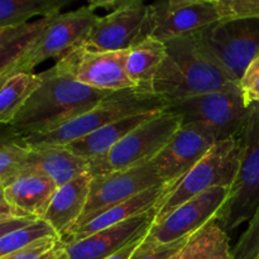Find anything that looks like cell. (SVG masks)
<instances>
[{
	"instance_id": "6da1fadb",
	"label": "cell",
	"mask_w": 259,
	"mask_h": 259,
	"mask_svg": "<svg viewBox=\"0 0 259 259\" xmlns=\"http://www.w3.org/2000/svg\"><path fill=\"white\" fill-rule=\"evenodd\" d=\"M164 45L166 57L154 77L152 91L168 101L169 105L239 83L205 47L196 33Z\"/></svg>"
},
{
	"instance_id": "7a4b0ae2",
	"label": "cell",
	"mask_w": 259,
	"mask_h": 259,
	"mask_svg": "<svg viewBox=\"0 0 259 259\" xmlns=\"http://www.w3.org/2000/svg\"><path fill=\"white\" fill-rule=\"evenodd\" d=\"M42 75V85L3 131L22 138L48 133L82 115L111 94L82 85L55 66Z\"/></svg>"
},
{
	"instance_id": "3957f363",
	"label": "cell",
	"mask_w": 259,
	"mask_h": 259,
	"mask_svg": "<svg viewBox=\"0 0 259 259\" xmlns=\"http://www.w3.org/2000/svg\"><path fill=\"white\" fill-rule=\"evenodd\" d=\"M168 108V101L153 91L141 88L126 89L111 93L93 109L55 131L24 137L23 139L29 148L63 147L128 116L163 111Z\"/></svg>"
},
{
	"instance_id": "277c9868",
	"label": "cell",
	"mask_w": 259,
	"mask_h": 259,
	"mask_svg": "<svg viewBox=\"0 0 259 259\" xmlns=\"http://www.w3.org/2000/svg\"><path fill=\"white\" fill-rule=\"evenodd\" d=\"M240 157L239 137L218 142L162 199L153 224L161 223L177 207L214 187H232L239 171Z\"/></svg>"
},
{
	"instance_id": "5b68a950",
	"label": "cell",
	"mask_w": 259,
	"mask_h": 259,
	"mask_svg": "<svg viewBox=\"0 0 259 259\" xmlns=\"http://www.w3.org/2000/svg\"><path fill=\"white\" fill-rule=\"evenodd\" d=\"M242 157L239 171L217 222L228 233L249 223L259 206V104L249 106L239 134Z\"/></svg>"
},
{
	"instance_id": "8992f818",
	"label": "cell",
	"mask_w": 259,
	"mask_h": 259,
	"mask_svg": "<svg viewBox=\"0 0 259 259\" xmlns=\"http://www.w3.org/2000/svg\"><path fill=\"white\" fill-rule=\"evenodd\" d=\"M96 5L91 2L78 9L51 18L29 50L5 72L0 73V81L14 73L32 72L48 58L58 61L80 47L100 18L96 14Z\"/></svg>"
},
{
	"instance_id": "52a82bcc",
	"label": "cell",
	"mask_w": 259,
	"mask_h": 259,
	"mask_svg": "<svg viewBox=\"0 0 259 259\" xmlns=\"http://www.w3.org/2000/svg\"><path fill=\"white\" fill-rule=\"evenodd\" d=\"M182 126V118L171 109L137 126L106 156L89 163L93 177L124 171L153 161Z\"/></svg>"
},
{
	"instance_id": "ba28073f",
	"label": "cell",
	"mask_w": 259,
	"mask_h": 259,
	"mask_svg": "<svg viewBox=\"0 0 259 259\" xmlns=\"http://www.w3.org/2000/svg\"><path fill=\"white\" fill-rule=\"evenodd\" d=\"M169 109L181 116L182 124L195 123L210 129L218 142L239 137L249 111L239 83L176 101Z\"/></svg>"
},
{
	"instance_id": "9c48e42d",
	"label": "cell",
	"mask_w": 259,
	"mask_h": 259,
	"mask_svg": "<svg viewBox=\"0 0 259 259\" xmlns=\"http://www.w3.org/2000/svg\"><path fill=\"white\" fill-rule=\"evenodd\" d=\"M151 5L124 0L121 7L99 18L81 46L100 52L129 51L151 38Z\"/></svg>"
},
{
	"instance_id": "30bf717a",
	"label": "cell",
	"mask_w": 259,
	"mask_h": 259,
	"mask_svg": "<svg viewBox=\"0 0 259 259\" xmlns=\"http://www.w3.org/2000/svg\"><path fill=\"white\" fill-rule=\"evenodd\" d=\"M126 60L128 51L100 52L80 46L56 61L53 66L82 85L115 93L136 88L126 73Z\"/></svg>"
},
{
	"instance_id": "8fae6325",
	"label": "cell",
	"mask_w": 259,
	"mask_h": 259,
	"mask_svg": "<svg viewBox=\"0 0 259 259\" xmlns=\"http://www.w3.org/2000/svg\"><path fill=\"white\" fill-rule=\"evenodd\" d=\"M163 184L152 161L124 171L93 177L83 214L71 230L86 224L100 212Z\"/></svg>"
},
{
	"instance_id": "7c38bea8",
	"label": "cell",
	"mask_w": 259,
	"mask_h": 259,
	"mask_svg": "<svg viewBox=\"0 0 259 259\" xmlns=\"http://www.w3.org/2000/svg\"><path fill=\"white\" fill-rule=\"evenodd\" d=\"M196 34L238 81L259 50V19L218 22Z\"/></svg>"
},
{
	"instance_id": "4fadbf2b",
	"label": "cell",
	"mask_w": 259,
	"mask_h": 259,
	"mask_svg": "<svg viewBox=\"0 0 259 259\" xmlns=\"http://www.w3.org/2000/svg\"><path fill=\"white\" fill-rule=\"evenodd\" d=\"M220 22L215 0H167L151 4V38L168 42Z\"/></svg>"
},
{
	"instance_id": "5bb4252c",
	"label": "cell",
	"mask_w": 259,
	"mask_h": 259,
	"mask_svg": "<svg viewBox=\"0 0 259 259\" xmlns=\"http://www.w3.org/2000/svg\"><path fill=\"white\" fill-rule=\"evenodd\" d=\"M229 194L230 187L219 186L189 200L161 223L152 225L146 239L163 244L191 237L210 222L217 220Z\"/></svg>"
},
{
	"instance_id": "9a60e30c",
	"label": "cell",
	"mask_w": 259,
	"mask_h": 259,
	"mask_svg": "<svg viewBox=\"0 0 259 259\" xmlns=\"http://www.w3.org/2000/svg\"><path fill=\"white\" fill-rule=\"evenodd\" d=\"M217 143L210 129L195 123L182 124L152 163L164 184L176 185Z\"/></svg>"
},
{
	"instance_id": "2e32d148",
	"label": "cell",
	"mask_w": 259,
	"mask_h": 259,
	"mask_svg": "<svg viewBox=\"0 0 259 259\" xmlns=\"http://www.w3.org/2000/svg\"><path fill=\"white\" fill-rule=\"evenodd\" d=\"M157 210L137 215L132 219L100 230L78 242L65 243V254L68 259H106L131 243L148 234L154 223Z\"/></svg>"
},
{
	"instance_id": "e0dca14e",
	"label": "cell",
	"mask_w": 259,
	"mask_h": 259,
	"mask_svg": "<svg viewBox=\"0 0 259 259\" xmlns=\"http://www.w3.org/2000/svg\"><path fill=\"white\" fill-rule=\"evenodd\" d=\"M172 187H174V185L163 184L152 187V189L147 190L144 192H141L137 196L100 212L86 224L75 228L73 230L68 232L62 238V240L66 244L78 242V240L85 239V238L90 237V235L95 234L100 230L132 219L137 215L146 214V212L152 211V210H157L159 202L168 194Z\"/></svg>"
},
{
	"instance_id": "ac0fdd59",
	"label": "cell",
	"mask_w": 259,
	"mask_h": 259,
	"mask_svg": "<svg viewBox=\"0 0 259 259\" xmlns=\"http://www.w3.org/2000/svg\"><path fill=\"white\" fill-rule=\"evenodd\" d=\"M91 179L90 174H85L56 190L43 219L61 238L72 229L83 214L90 194Z\"/></svg>"
},
{
	"instance_id": "d6986e66",
	"label": "cell",
	"mask_w": 259,
	"mask_h": 259,
	"mask_svg": "<svg viewBox=\"0 0 259 259\" xmlns=\"http://www.w3.org/2000/svg\"><path fill=\"white\" fill-rule=\"evenodd\" d=\"M57 189V185L47 175L28 169L2 190V197L24 214L43 219Z\"/></svg>"
},
{
	"instance_id": "ffe728a7",
	"label": "cell",
	"mask_w": 259,
	"mask_h": 259,
	"mask_svg": "<svg viewBox=\"0 0 259 259\" xmlns=\"http://www.w3.org/2000/svg\"><path fill=\"white\" fill-rule=\"evenodd\" d=\"M159 113H162V111H152V113L128 116V118L109 124V125L104 126V128L83 137V138L71 142L70 144H66L63 147L71 153L88 161L89 163L98 161V159L106 156L113 147H115L124 137L128 136L137 126H139L144 121L149 120Z\"/></svg>"
},
{
	"instance_id": "44dd1931",
	"label": "cell",
	"mask_w": 259,
	"mask_h": 259,
	"mask_svg": "<svg viewBox=\"0 0 259 259\" xmlns=\"http://www.w3.org/2000/svg\"><path fill=\"white\" fill-rule=\"evenodd\" d=\"M28 169L47 175L57 187L89 174V162L71 153L65 147L30 148Z\"/></svg>"
},
{
	"instance_id": "7402d4cb",
	"label": "cell",
	"mask_w": 259,
	"mask_h": 259,
	"mask_svg": "<svg viewBox=\"0 0 259 259\" xmlns=\"http://www.w3.org/2000/svg\"><path fill=\"white\" fill-rule=\"evenodd\" d=\"M174 259H234V254L228 233L212 220L192 234Z\"/></svg>"
},
{
	"instance_id": "603a6c76",
	"label": "cell",
	"mask_w": 259,
	"mask_h": 259,
	"mask_svg": "<svg viewBox=\"0 0 259 259\" xmlns=\"http://www.w3.org/2000/svg\"><path fill=\"white\" fill-rule=\"evenodd\" d=\"M166 57L163 42L147 38L128 51L126 73L136 88L152 91V83Z\"/></svg>"
},
{
	"instance_id": "cb8c5ba5",
	"label": "cell",
	"mask_w": 259,
	"mask_h": 259,
	"mask_svg": "<svg viewBox=\"0 0 259 259\" xmlns=\"http://www.w3.org/2000/svg\"><path fill=\"white\" fill-rule=\"evenodd\" d=\"M0 123L9 125L43 82L42 72H19L0 81Z\"/></svg>"
},
{
	"instance_id": "d4e9b609",
	"label": "cell",
	"mask_w": 259,
	"mask_h": 259,
	"mask_svg": "<svg viewBox=\"0 0 259 259\" xmlns=\"http://www.w3.org/2000/svg\"><path fill=\"white\" fill-rule=\"evenodd\" d=\"M51 18H40L35 22L0 28V73L5 72L29 50Z\"/></svg>"
},
{
	"instance_id": "484cf974",
	"label": "cell",
	"mask_w": 259,
	"mask_h": 259,
	"mask_svg": "<svg viewBox=\"0 0 259 259\" xmlns=\"http://www.w3.org/2000/svg\"><path fill=\"white\" fill-rule=\"evenodd\" d=\"M68 0H2L0 28L25 24L33 17H55Z\"/></svg>"
},
{
	"instance_id": "4316f807",
	"label": "cell",
	"mask_w": 259,
	"mask_h": 259,
	"mask_svg": "<svg viewBox=\"0 0 259 259\" xmlns=\"http://www.w3.org/2000/svg\"><path fill=\"white\" fill-rule=\"evenodd\" d=\"M30 148L22 137L3 131L0 141V186L2 190L28 171Z\"/></svg>"
},
{
	"instance_id": "83f0119b",
	"label": "cell",
	"mask_w": 259,
	"mask_h": 259,
	"mask_svg": "<svg viewBox=\"0 0 259 259\" xmlns=\"http://www.w3.org/2000/svg\"><path fill=\"white\" fill-rule=\"evenodd\" d=\"M48 237H60V235L45 219L33 220L25 227H22L4 237H0V258L12 254L37 240Z\"/></svg>"
},
{
	"instance_id": "f1b7e54d",
	"label": "cell",
	"mask_w": 259,
	"mask_h": 259,
	"mask_svg": "<svg viewBox=\"0 0 259 259\" xmlns=\"http://www.w3.org/2000/svg\"><path fill=\"white\" fill-rule=\"evenodd\" d=\"M65 250V242L60 237L37 240L17 252L0 259H57Z\"/></svg>"
},
{
	"instance_id": "f546056e",
	"label": "cell",
	"mask_w": 259,
	"mask_h": 259,
	"mask_svg": "<svg viewBox=\"0 0 259 259\" xmlns=\"http://www.w3.org/2000/svg\"><path fill=\"white\" fill-rule=\"evenodd\" d=\"M220 22L259 19V0H215Z\"/></svg>"
},
{
	"instance_id": "4dcf8cb0",
	"label": "cell",
	"mask_w": 259,
	"mask_h": 259,
	"mask_svg": "<svg viewBox=\"0 0 259 259\" xmlns=\"http://www.w3.org/2000/svg\"><path fill=\"white\" fill-rule=\"evenodd\" d=\"M234 259H258L259 257V206L248 223L237 244L233 248Z\"/></svg>"
},
{
	"instance_id": "1f68e13d",
	"label": "cell",
	"mask_w": 259,
	"mask_h": 259,
	"mask_svg": "<svg viewBox=\"0 0 259 259\" xmlns=\"http://www.w3.org/2000/svg\"><path fill=\"white\" fill-rule=\"evenodd\" d=\"M190 238V237H189ZM189 238L172 243H154L144 238L131 259H174L175 255L185 247Z\"/></svg>"
},
{
	"instance_id": "d6a6232c",
	"label": "cell",
	"mask_w": 259,
	"mask_h": 259,
	"mask_svg": "<svg viewBox=\"0 0 259 259\" xmlns=\"http://www.w3.org/2000/svg\"><path fill=\"white\" fill-rule=\"evenodd\" d=\"M239 86L248 108L252 104H259V50L240 77Z\"/></svg>"
},
{
	"instance_id": "836d02e7",
	"label": "cell",
	"mask_w": 259,
	"mask_h": 259,
	"mask_svg": "<svg viewBox=\"0 0 259 259\" xmlns=\"http://www.w3.org/2000/svg\"><path fill=\"white\" fill-rule=\"evenodd\" d=\"M33 220H35V218H10V219L0 220V237H4L22 227H25Z\"/></svg>"
},
{
	"instance_id": "e575fe53",
	"label": "cell",
	"mask_w": 259,
	"mask_h": 259,
	"mask_svg": "<svg viewBox=\"0 0 259 259\" xmlns=\"http://www.w3.org/2000/svg\"><path fill=\"white\" fill-rule=\"evenodd\" d=\"M0 220L4 219H10V218H32L29 215L24 214L22 210H19L18 207H15L14 205L9 204L4 197H2V201H0ZM37 219V218H35Z\"/></svg>"
},
{
	"instance_id": "d590c367",
	"label": "cell",
	"mask_w": 259,
	"mask_h": 259,
	"mask_svg": "<svg viewBox=\"0 0 259 259\" xmlns=\"http://www.w3.org/2000/svg\"><path fill=\"white\" fill-rule=\"evenodd\" d=\"M144 238H146V237H144ZM144 238H142V239L136 240V242L131 243V244L126 245L125 248H123V249L119 250L118 253H115V254L111 255V257H109L106 259H131L132 255H133V253L136 252V249L139 247V244H141L142 240H143Z\"/></svg>"
},
{
	"instance_id": "8d00e7d4",
	"label": "cell",
	"mask_w": 259,
	"mask_h": 259,
	"mask_svg": "<svg viewBox=\"0 0 259 259\" xmlns=\"http://www.w3.org/2000/svg\"><path fill=\"white\" fill-rule=\"evenodd\" d=\"M57 259H68L67 257H66V254H65V250H63V253H62V254H61L60 257H58Z\"/></svg>"
},
{
	"instance_id": "74e56055",
	"label": "cell",
	"mask_w": 259,
	"mask_h": 259,
	"mask_svg": "<svg viewBox=\"0 0 259 259\" xmlns=\"http://www.w3.org/2000/svg\"><path fill=\"white\" fill-rule=\"evenodd\" d=\"M258 259H259V257H258Z\"/></svg>"
}]
</instances>
